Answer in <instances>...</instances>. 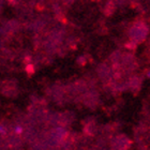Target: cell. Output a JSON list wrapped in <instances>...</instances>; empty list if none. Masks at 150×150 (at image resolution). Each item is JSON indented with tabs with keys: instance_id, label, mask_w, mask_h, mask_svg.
Here are the masks:
<instances>
[]
</instances>
